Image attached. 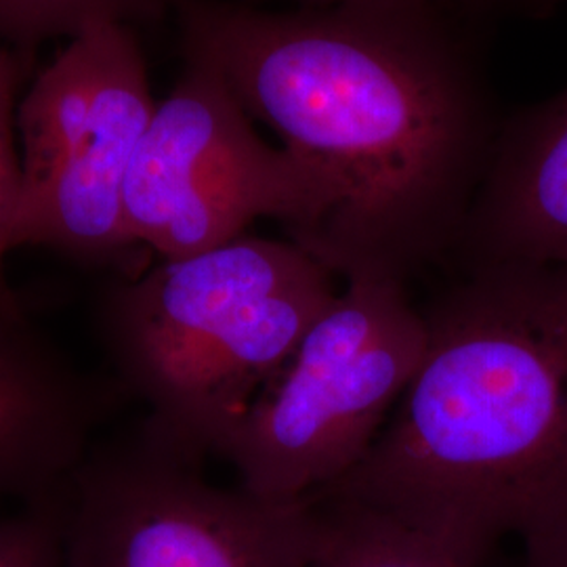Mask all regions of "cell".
I'll return each instance as SVG.
<instances>
[{"mask_svg":"<svg viewBox=\"0 0 567 567\" xmlns=\"http://www.w3.org/2000/svg\"><path fill=\"white\" fill-rule=\"evenodd\" d=\"M171 11L183 53L210 61L320 183L324 213L299 246L343 280L447 264L503 122L489 20L450 0Z\"/></svg>","mask_w":567,"mask_h":567,"instance_id":"cell-1","label":"cell"},{"mask_svg":"<svg viewBox=\"0 0 567 567\" xmlns=\"http://www.w3.org/2000/svg\"><path fill=\"white\" fill-rule=\"evenodd\" d=\"M364 461L316 501L372 508L477 567L567 515V264L456 269Z\"/></svg>","mask_w":567,"mask_h":567,"instance_id":"cell-2","label":"cell"},{"mask_svg":"<svg viewBox=\"0 0 567 567\" xmlns=\"http://www.w3.org/2000/svg\"><path fill=\"white\" fill-rule=\"evenodd\" d=\"M303 246L244 234L122 274L95 303L105 374L183 452L217 458L339 295Z\"/></svg>","mask_w":567,"mask_h":567,"instance_id":"cell-3","label":"cell"},{"mask_svg":"<svg viewBox=\"0 0 567 567\" xmlns=\"http://www.w3.org/2000/svg\"><path fill=\"white\" fill-rule=\"evenodd\" d=\"M343 282L217 454L267 501H303L360 465L425 355V318L405 282Z\"/></svg>","mask_w":567,"mask_h":567,"instance_id":"cell-4","label":"cell"},{"mask_svg":"<svg viewBox=\"0 0 567 567\" xmlns=\"http://www.w3.org/2000/svg\"><path fill=\"white\" fill-rule=\"evenodd\" d=\"M204 463L143 414L105 429L63 486L61 567H311L313 498L215 486Z\"/></svg>","mask_w":567,"mask_h":567,"instance_id":"cell-5","label":"cell"},{"mask_svg":"<svg viewBox=\"0 0 567 567\" xmlns=\"http://www.w3.org/2000/svg\"><path fill=\"white\" fill-rule=\"evenodd\" d=\"M156 103L133 25L97 23L68 41L18 107L13 250L42 246L100 267L133 255L124 185Z\"/></svg>","mask_w":567,"mask_h":567,"instance_id":"cell-6","label":"cell"},{"mask_svg":"<svg viewBox=\"0 0 567 567\" xmlns=\"http://www.w3.org/2000/svg\"><path fill=\"white\" fill-rule=\"evenodd\" d=\"M183 55V74L156 103L128 168L131 243L161 259H182L274 219L303 244L324 213L320 183L284 145L265 142L210 61Z\"/></svg>","mask_w":567,"mask_h":567,"instance_id":"cell-7","label":"cell"},{"mask_svg":"<svg viewBox=\"0 0 567 567\" xmlns=\"http://www.w3.org/2000/svg\"><path fill=\"white\" fill-rule=\"evenodd\" d=\"M126 404L110 374L84 372L20 299H0V496L28 505L60 494Z\"/></svg>","mask_w":567,"mask_h":567,"instance_id":"cell-8","label":"cell"},{"mask_svg":"<svg viewBox=\"0 0 567 567\" xmlns=\"http://www.w3.org/2000/svg\"><path fill=\"white\" fill-rule=\"evenodd\" d=\"M567 264V86L503 116L447 265Z\"/></svg>","mask_w":567,"mask_h":567,"instance_id":"cell-9","label":"cell"},{"mask_svg":"<svg viewBox=\"0 0 567 567\" xmlns=\"http://www.w3.org/2000/svg\"><path fill=\"white\" fill-rule=\"evenodd\" d=\"M316 503L322 527L311 567H463L440 545L383 513Z\"/></svg>","mask_w":567,"mask_h":567,"instance_id":"cell-10","label":"cell"},{"mask_svg":"<svg viewBox=\"0 0 567 567\" xmlns=\"http://www.w3.org/2000/svg\"><path fill=\"white\" fill-rule=\"evenodd\" d=\"M171 11V0H0V41L16 49L74 39L86 28L118 21L147 23Z\"/></svg>","mask_w":567,"mask_h":567,"instance_id":"cell-11","label":"cell"},{"mask_svg":"<svg viewBox=\"0 0 567 567\" xmlns=\"http://www.w3.org/2000/svg\"><path fill=\"white\" fill-rule=\"evenodd\" d=\"M18 89L20 63L0 47V299L16 301L18 295L7 282L4 259L13 250L11 231L20 198V142H18Z\"/></svg>","mask_w":567,"mask_h":567,"instance_id":"cell-12","label":"cell"},{"mask_svg":"<svg viewBox=\"0 0 567 567\" xmlns=\"http://www.w3.org/2000/svg\"><path fill=\"white\" fill-rule=\"evenodd\" d=\"M63 489L0 517V567H61Z\"/></svg>","mask_w":567,"mask_h":567,"instance_id":"cell-13","label":"cell"},{"mask_svg":"<svg viewBox=\"0 0 567 567\" xmlns=\"http://www.w3.org/2000/svg\"><path fill=\"white\" fill-rule=\"evenodd\" d=\"M524 567H567V515L527 534Z\"/></svg>","mask_w":567,"mask_h":567,"instance_id":"cell-14","label":"cell"},{"mask_svg":"<svg viewBox=\"0 0 567 567\" xmlns=\"http://www.w3.org/2000/svg\"><path fill=\"white\" fill-rule=\"evenodd\" d=\"M246 2L261 4V7H313V4H330L337 0H246ZM450 2L463 7L466 11H473L486 20L496 13L494 0H450Z\"/></svg>","mask_w":567,"mask_h":567,"instance_id":"cell-15","label":"cell"},{"mask_svg":"<svg viewBox=\"0 0 567 567\" xmlns=\"http://www.w3.org/2000/svg\"><path fill=\"white\" fill-rule=\"evenodd\" d=\"M566 2L567 0H494L496 11L513 9V11H522L527 16H548Z\"/></svg>","mask_w":567,"mask_h":567,"instance_id":"cell-16","label":"cell"}]
</instances>
